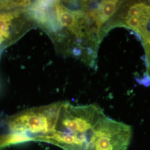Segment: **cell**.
<instances>
[{
    "label": "cell",
    "instance_id": "obj_1",
    "mask_svg": "<svg viewBox=\"0 0 150 150\" xmlns=\"http://www.w3.org/2000/svg\"><path fill=\"white\" fill-rule=\"evenodd\" d=\"M31 8L38 27L57 52L96 66L98 50L107 33L96 1H36Z\"/></svg>",
    "mask_w": 150,
    "mask_h": 150
},
{
    "label": "cell",
    "instance_id": "obj_2",
    "mask_svg": "<svg viewBox=\"0 0 150 150\" xmlns=\"http://www.w3.org/2000/svg\"><path fill=\"white\" fill-rule=\"evenodd\" d=\"M106 116L96 104L76 106L63 101L54 128L41 142L64 150H86L97 126Z\"/></svg>",
    "mask_w": 150,
    "mask_h": 150
},
{
    "label": "cell",
    "instance_id": "obj_3",
    "mask_svg": "<svg viewBox=\"0 0 150 150\" xmlns=\"http://www.w3.org/2000/svg\"><path fill=\"white\" fill-rule=\"evenodd\" d=\"M62 102L22 111L6 118L7 132L0 135V149L26 141H41L56 123Z\"/></svg>",
    "mask_w": 150,
    "mask_h": 150
},
{
    "label": "cell",
    "instance_id": "obj_4",
    "mask_svg": "<svg viewBox=\"0 0 150 150\" xmlns=\"http://www.w3.org/2000/svg\"><path fill=\"white\" fill-rule=\"evenodd\" d=\"M31 5L0 10V53L38 27Z\"/></svg>",
    "mask_w": 150,
    "mask_h": 150
},
{
    "label": "cell",
    "instance_id": "obj_5",
    "mask_svg": "<svg viewBox=\"0 0 150 150\" xmlns=\"http://www.w3.org/2000/svg\"><path fill=\"white\" fill-rule=\"evenodd\" d=\"M132 136L131 126L106 116L97 126L86 150H127Z\"/></svg>",
    "mask_w": 150,
    "mask_h": 150
}]
</instances>
